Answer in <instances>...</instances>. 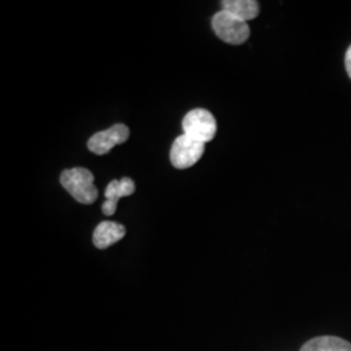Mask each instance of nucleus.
Here are the masks:
<instances>
[{"mask_svg": "<svg viewBox=\"0 0 351 351\" xmlns=\"http://www.w3.org/2000/svg\"><path fill=\"white\" fill-rule=\"evenodd\" d=\"M204 145L186 134L177 137L171 149V163L177 169H188L195 165L204 154Z\"/></svg>", "mask_w": 351, "mask_h": 351, "instance_id": "20e7f679", "label": "nucleus"}, {"mask_svg": "<svg viewBox=\"0 0 351 351\" xmlns=\"http://www.w3.org/2000/svg\"><path fill=\"white\" fill-rule=\"evenodd\" d=\"M125 228L113 221H103L95 228L93 242L97 249L104 250L125 237Z\"/></svg>", "mask_w": 351, "mask_h": 351, "instance_id": "0eeeda50", "label": "nucleus"}, {"mask_svg": "<svg viewBox=\"0 0 351 351\" xmlns=\"http://www.w3.org/2000/svg\"><path fill=\"white\" fill-rule=\"evenodd\" d=\"M60 184L78 203L93 204L98 199V189L94 185V175L86 168L75 167L65 169L60 176Z\"/></svg>", "mask_w": 351, "mask_h": 351, "instance_id": "f257e3e1", "label": "nucleus"}, {"mask_svg": "<svg viewBox=\"0 0 351 351\" xmlns=\"http://www.w3.org/2000/svg\"><path fill=\"white\" fill-rule=\"evenodd\" d=\"M300 351H351V343L335 336H320L307 341Z\"/></svg>", "mask_w": 351, "mask_h": 351, "instance_id": "1a4fd4ad", "label": "nucleus"}, {"mask_svg": "<svg viewBox=\"0 0 351 351\" xmlns=\"http://www.w3.org/2000/svg\"><path fill=\"white\" fill-rule=\"evenodd\" d=\"M345 66H346V72L351 78V46L346 51V56H345Z\"/></svg>", "mask_w": 351, "mask_h": 351, "instance_id": "9d476101", "label": "nucleus"}, {"mask_svg": "<svg viewBox=\"0 0 351 351\" xmlns=\"http://www.w3.org/2000/svg\"><path fill=\"white\" fill-rule=\"evenodd\" d=\"M136 184L132 178L124 177L120 181L113 180L106 188V202L101 206V211L106 216H112L117 208V202L124 197H129L134 193Z\"/></svg>", "mask_w": 351, "mask_h": 351, "instance_id": "423d86ee", "label": "nucleus"}, {"mask_svg": "<svg viewBox=\"0 0 351 351\" xmlns=\"http://www.w3.org/2000/svg\"><path fill=\"white\" fill-rule=\"evenodd\" d=\"M130 136V130L124 124H114L107 130L98 132L91 136L88 142V150L97 155H106L114 146L125 143Z\"/></svg>", "mask_w": 351, "mask_h": 351, "instance_id": "39448f33", "label": "nucleus"}, {"mask_svg": "<svg viewBox=\"0 0 351 351\" xmlns=\"http://www.w3.org/2000/svg\"><path fill=\"white\" fill-rule=\"evenodd\" d=\"M221 11L247 23L259 14V3L255 0H224L221 1Z\"/></svg>", "mask_w": 351, "mask_h": 351, "instance_id": "6e6552de", "label": "nucleus"}, {"mask_svg": "<svg viewBox=\"0 0 351 351\" xmlns=\"http://www.w3.org/2000/svg\"><path fill=\"white\" fill-rule=\"evenodd\" d=\"M182 129L184 134L207 143L215 138L217 125L213 113L203 108H197L185 114L182 120Z\"/></svg>", "mask_w": 351, "mask_h": 351, "instance_id": "7ed1b4c3", "label": "nucleus"}, {"mask_svg": "<svg viewBox=\"0 0 351 351\" xmlns=\"http://www.w3.org/2000/svg\"><path fill=\"white\" fill-rule=\"evenodd\" d=\"M213 29L217 37L233 46L243 45L250 37L247 23L226 11H220L213 16Z\"/></svg>", "mask_w": 351, "mask_h": 351, "instance_id": "f03ea898", "label": "nucleus"}]
</instances>
